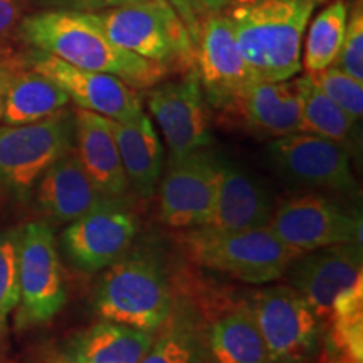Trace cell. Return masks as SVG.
Returning a JSON list of instances; mask_svg holds the SVG:
<instances>
[{
	"mask_svg": "<svg viewBox=\"0 0 363 363\" xmlns=\"http://www.w3.org/2000/svg\"><path fill=\"white\" fill-rule=\"evenodd\" d=\"M140 363H207L206 331L199 316L189 306L174 303Z\"/></svg>",
	"mask_w": 363,
	"mask_h": 363,
	"instance_id": "obj_25",
	"label": "cell"
},
{
	"mask_svg": "<svg viewBox=\"0 0 363 363\" xmlns=\"http://www.w3.org/2000/svg\"><path fill=\"white\" fill-rule=\"evenodd\" d=\"M21 229L0 233V345L7 337L9 316L19 305Z\"/></svg>",
	"mask_w": 363,
	"mask_h": 363,
	"instance_id": "obj_28",
	"label": "cell"
},
{
	"mask_svg": "<svg viewBox=\"0 0 363 363\" xmlns=\"http://www.w3.org/2000/svg\"><path fill=\"white\" fill-rule=\"evenodd\" d=\"M267 158L272 170L291 184L357 197L350 150L337 142L298 131L271 140Z\"/></svg>",
	"mask_w": 363,
	"mask_h": 363,
	"instance_id": "obj_10",
	"label": "cell"
},
{
	"mask_svg": "<svg viewBox=\"0 0 363 363\" xmlns=\"http://www.w3.org/2000/svg\"><path fill=\"white\" fill-rule=\"evenodd\" d=\"M110 123L128 187L140 197H152L163 172V145L152 120L143 111L133 120Z\"/></svg>",
	"mask_w": 363,
	"mask_h": 363,
	"instance_id": "obj_21",
	"label": "cell"
},
{
	"mask_svg": "<svg viewBox=\"0 0 363 363\" xmlns=\"http://www.w3.org/2000/svg\"><path fill=\"white\" fill-rule=\"evenodd\" d=\"M67 301V288L52 229L43 220L21 227L19 305L16 328L45 325Z\"/></svg>",
	"mask_w": 363,
	"mask_h": 363,
	"instance_id": "obj_8",
	"label": "cell"
},
{
	"mask_svg": "<svg viewBox=\"0 0 363 363\" xmlns=\"http://www.w3.org/2000/svg\"><path fill=\"white\" fill-rule=\"evenodd\" d=\"M69 101L61 86L26 62L9 84L0 123H34L65 110Z\"/></svg>",
	"mask_w": 363,
	"mask_h": 363,
	"instance_id": "obj_23",
	"label": "cell"
},
{
	"mask_svg": "<svg viewBox=\"0 0 363 363\" xmlns=\"http://www.w3.org/2000/svg\"><path fill=\"white\" fill-rule=\"evenodd\" d=\"M180 242L190 259L199 266L257 286L279 279L299 256L296 251L286 247L269 227L234 233L194 227L184 229Z\"/></svg>",
	"mask_w": 363,
	"mask_h": 363,
	"instance_id": "obj_5",
	"label": "cell"
},
{
	"mask_svg": "<svg viewBox=\"0 0 363 363\" xmlns=\"http://www.w3.org/2000/svg\"><path fill=\"white\" fill-rule=\"evenodd\" d=\"M315 4H320V2H325V0H313Z\"/></svg>",
	"mask_w": 363,
	"mask_h": 363,
	"instance_id": "obj_36",
	"label": "cell"
},
{
	"mask_svg": "<svg viewBox=\"0 0 363 363\" xmlns=\"http://www.w3.org/2000/svg\"><path fill=\"white\" fill-rule=\"evenodd\" d=\"M321 93L338 104L345 113L360 121L363 115V81L352 78L350 74L330 66L316 72H306Z\"/></svg>",
	"mask_w": 363,
	"mask_h": 363,
	"instance_id": "obj_29",
	"label": "cell"
},
{
	"mask_svg": "<svg viewBox=\"0 0 363 363\" xmlns=\"http://www.w3.org/2000/svg\"><path fill=\"white\" fill-rule=\"evenodd\" d=\"M206 331L207 363H269L251 305L240 303L216 318Z\"/></svg>",
	"mask_w": 363,
	"mask_h": 363,
	"instance_id": "obj_22",
	"label": "cell"
},
{
	"mask_svg": "<svg viewBox=\"0 0 363 363\" xmlns=\"http://www.w3.org/2000/svg\"><path fill=\"white\" fill-rule=\"evenodd\" d=\"M169 4L175 9L177 13L180 16V19L184 21L185 27H187L190 35H192V39L195 40V45H197L199 29H201V21H199V17L195 16L190 0H169Z\"/></svg>",
	"mask_w": 363,
	"mask_h": 363,
	"instance_id": "obj_33",
	"label": "cell"
},
{
	"mask_svg": "<svg viewBox=\"0 0 363 363\" xmlns=\"http://www.w3.org/2000/svg\"><path fill=\"white\" fill-rule=\"evenodd\" d=\"M113 43L165 69H195V40L169 0L89 12Z\"/></svg>",
	"mask_w": 363,
	"mask_h": 363,
	"instance_id": "obj_4",
	"label": "cell"
},
{
	"mask_svg": "<svg viewBox=\"0 0 363 363\" xmlns=\"http://www.w3.org/2000/svg\"><path fill=\"white\" fill-rule=\"evenodd\" d=\"M267 227L298 254L338 244H362V216L320 194L286 199L274 207Z\"/></svg>",
	"mask_w": 363,
	"mask_h": 363,
	"instance_id": "obj_9",
	"label": "cell"
},
{
	"mask_svg": "<svg viewBox=\"0 0 363 363\" xmlns=\"http://www.w3.org/2000/svg\"><path fill=\"white\" fill-rule=\"evenodd\" d=\"M136 234L138 219L121 199L108 201L71 222L62 233L61 244L67 259L78 269L94 272L106 269L128 254Z\"/></svg>",
	"mask_w": 363,
	"mask_h": 363,
	"instance_id": "obj_13",
	"label": "cell"
},
{
	"mask_svg": "<svg viewBox=\"0 0 363 363\" xmlns=\"http://www.w3.org/2000/svg\"><path fill=\"white\" fill-rule=\"evenodd\" d=\"M94 293L101 320L155 333L174 308L170 281L160 257L152 251L125 254L106 267Z\"/></svg>",
	"mask_w": 363,
	"mask_h": 363,
	"instance_id": "obj_3",
	"label": "cell"
},
{
	"mask_svg": "<svg viewBox=\"0 0 363 363\" xmlns=\"http://www.w3.org/2000/svg\"><path fill=\"white\" fill-rule=\"evenodd\" d=\"M219 160L207 148L169 160L160 185V220L172 229L208 225L214 216Z\"/></svg>",
	"mask_w": 363,
	"mask_h": 363,
	"instance_id": "obj_14",
	"label": "cell"
},
{
	"mask_svg": "<svg viewBox=\"0 0 363 363\" xmlns=\"http://www.w3.org/2000/svg\"><path fill=\"white\" fill-rule=\"evenodd\" d=\"M224 116L271 140L298 133L301 126L298 79L254 81Z\"/></svg>",
	"mask_w": 363,
	"mask_h": 363,
	"instance_id": "obj_17",
	"label": "cell"
},
{
	"mask_svg": "<svg viewBox=\"0 0 363 363\" xmlns=\"http://www.w3.org/2000/svg\"><path fill=\"white\" fill-rule=\"evenodd\" d=\"M79 4H83L88 9H93L91 12L104 11V9H113V7H121V6H130V4L142 2V0H78Z\"/></svg>",
	"mask_w": 363,
	"mask_h": 363,
	"instance_id": "obj_35",
	"label": "cell"
},
{
	"mask_svg": "<svg viewBox=\"0 0 363 363\" xmlns=\"http://www.w3.org/2000/svg\"><path fill=\"white\" fill-rule=\"evenodd\" d=\"M24 57L30 67L61 86L81 110L98 113L115 121L133 120L143 113L136 89L116 76L79 69L34 48L24 51Z\"/></svg>",
	"mask_w": 363,
	"mask_h": 363,
	"instance_id": "obj_15",
	"label": "cell"
},
{
	"mask_svg": "<svg viewBox=\"0 0 363 363\" xmlns=\"http://www.w3.org/2000/svg\"><path fill=\"white\" fill-rule=\"evenodd\" d=\"M313 0H235L224 13L257 81L293 79L303 69V35Z\"/></svg>",
	"mask_w": 363,
	"mask_h": 363,
	"instance_id": "obj_2",
	"label": "cell"
},
{
	"mask_svg": "<svg viewBox=\"0 0 363 363\" xmlns=\"http://www.w3.org/2000/svg\"><path fill=\"white\" fill-rule=\"evenodd\" d=\"M195 71L207 104L219 115H225L240 93L257 81L240 54L233 26L224 12L201 19Z\"/></svg>",
	"mask_w": 363,
	"mask_h": 363,
	"instance_id": "obj_12",
	"label": "cell"
},
{
	"mask_svg": "<svg viewBox=\"0 0 363 363\" xmlns=\"http://www.w3.org/2000/svg\"><path fill=\"white\" fill-rule=\"evenodd\" d=\"M235 0H190L195 16L199 17V21L202 17L211 16V13H219L224 12L227 7H230Z\"/></svg>",
	"mask_w": 363,
	"mask_h": 363,
	"instance_id": "obj_34",
	"label": "cell"
},
{
	"mask_svg": "<svg viewBox=\"0 0 363 363\" xmlns=\"http://www.w3.org/2000/svg\"><path fill=\"white\" fill-rule=\"evenodd\" d=\"M296 79L299 98H301L299 131L323 136L350 150L355 140L358 120L345 113L338 104H335L325 93H321L306 72Z\"/></svg>",
	"mask_w": 363,
	"mask_h": 363,
	"instance_id": "obj_26",
	"label": "cell"
},
{
	"mask_svg": "<svg viewBox=\"0 0 363 363\" xmlns=\"http://www.w3.org/2000/svg\"><path fill=\"white\" fill-rule=\"evenodd\" d=\"M254 320L269 363H313L320 355L325 323L291 286H269L254 294Z\"/></svg>",
	"mask_w": 363,
	"mask_h": 363,
	"instance_id": "obj_7",
	"label": "cell"
},
{
	"mask_svg": "<svg viewBox=\"0 0 363 363\" xmlns=\"http://www.w3.org/2000/svg\"><path fill=\"white\" fill-rule=\"evenodd\" d=\"M153 335L115 321L99 320L72 347L76 363H140L152 347Z\"/></svg>",
	"mask_w": 363,
	"mask_h": 363,
	"instance_id": "obj_24",
	"label": "cell"
},
{
	"mask_svg": "<svg viewBox=\"0 0 363 363\" xmlns=\"http://www.w3.org/2000/svg\"><path fill=\"white\" fill-rule=\"evenodd\" d=\"M26 19L24 0H0V52L16 49L19 43V29Z\"/></svg>",
	"mask_w": 363,
	"mask_h": 363,
	"instance_id": "obj_31",
	"label": "cell"
},
{
	"mask_svg": "<svg viewBox=\"0 0 363 363\" xmlns=\"http://www.w3.org/2000/svg\"><path fill=\"white\" fill-rule=\"evenodd\" d=\"M71 363H76V362H71Z\"/></svg>",
	"mask_w": 363,
	"mask_h": 363,
	"instance_id": "obj_37",
	"label": "cell"
},
{
	"mask_svg": "<svg viewBox=\"0 0 363 363\" xmlns=\"http://www.w3.org/2000/svg\"><path fill=\"white\" fill-rule=\"evenodd\" d=\"M350 74L352 78L363 81V9L362 0H357L352 11H348L347 29H345L342 49L335 65Z\"/></svg>",
	"mask_w": 363,
	"mask_h": 363,
	"instance_id": "obj_30",
	"label": "cell"
},
{
	"mask_svg": "<svg viewBox=\"0 0 363 363\" xmlns=\"http://www.w3.org/2000/svg\"><path fill=\"white\" fill-rule=\"evenodd\" d=\"M19 35L29 48L79 69L113 74L135 89L152 88L170 72L116 45L89 12L45 11L26 16Z\"/></svg>",
	"mask_w": 363,
	"mask_h": 363,
	"instance_id": "obj_1",
	"label": "cell"
},
{
	"mask_svg": "<svg viewBox=\"0 0 363 363\" xmlns=\"http://www.w3.org/2000/svg\"><path fill=\"white\" fill-rule=\"evenodd\" d=\"M284 274L326 323L335 299L363 279L362 244H338L299 254Z\"/></svg>",
	"mask_w": 363,
	"mask_h": 363,
	"instance_id": "obj_16",
	"label": "cell"
},
{
	"mask_svg": "<svg viewBox=\"0 0 363 363\" xmlns=\"http://www.w3.org/2000/svg\"><path fill=\"white\" fill-rule=\"evenodd\" d=\"M24 65V52H21L17 48L0 52V118H2L4 99H6L9 84H11L13 74Z\"/></svg>",
	"mask_w": 363,
	"mask_h": 363,
	"instance_id": "obj_32",
	"label": "cell"
},
{
	"mask_svg": "<svg viewBox=\"0 0 363 363\" xmlns=\"http://www.w3.org/2000/svg\"><path fill=\"white\" fill-rule=\"evenodd\" d=\"M108 201L91 182L76 150L49 165L38 182V206L45 217L57 224H71Z\"/></svg>",
	"mask_w": 363,
	"mask_h": 363,
	"instance_id": "obj_18",
	"label": "cell"
},
{
	"mask_svg": "<svg viewBox=\"0 0 363 363\" xmlns=\"http://www.w3.org/2000/svg\"><path fill=\"white\" fill-rule=\"evenodd\" d=\"M74 150L86 174L104 197L121 201L128 192L110 118L74 110Z\"/></svg>",
	"mask_w": 363,
	"mask_h": 363,
	"instance_id": "obj_19",
	"label": "cell"
},
{
	"mask_svg": "<svg viewBox=\"0 0 363 363\" xmlns=\"http://www.w3.org/2000/svg\"><path fill=\"white\" fill-rule=\"evenodd\" d=\"M74 148V111L26 125H0V199H24L49 165Z\"/></svg>",
	"mask_w": 363,
	"mask_h": 363,
	"instance_id": "obj_6",
	"label": "cell"
},
{
	"mask_svg": "<svg viewBox=\"0 0 363 363\" xmlns=\"http://www.w3.org/2000/svg\"><path fill=\"white\" fill-rule=\"evenodd\" d=\"M145 101L169 147V160H179L212 145L208 104L195 69L185 72L179 81H160L148 88Z\"/></svg>",
	"mask_w": 363,
	"mask_h": 363,
	"instance_id": "obj_11",
	"label": "cell"
},
{
	"mask_svg": "<svg viewBox=\"0 0 363 363\" xmlns=\"http://www.w3.org/2000/svg\"><path fill=\"white\" fill-rule=\"evenodd\" d=\"M348 21V6L345 0H335L326 6L311 22L305 40L301 65L306 72H316L333 66L342 49Z\"/></svg>",
	"mask_w": 363,
	"mask_h": 363,
	"instance_id": "obj_27",
	"label": "cell"
},
{
	"mask_svg": "<svg viewBox=\"0 0 363 363\" xmlns=\"http://www.w3.org/2000/svg\"><path fill=\"white\" fill-rule=\"evenodd\" d=\"M274 202L256 179L233 163L219 160L214 216L208 225L217 230H251L269 225Z\"/></svg>",
	"mask_w": 363,
	"mask_h": 363,
	"instance_id": "obj_20",
	"label": "cell"
}]
</instances>
